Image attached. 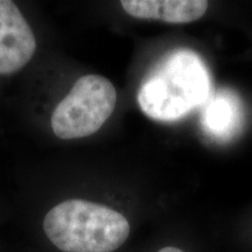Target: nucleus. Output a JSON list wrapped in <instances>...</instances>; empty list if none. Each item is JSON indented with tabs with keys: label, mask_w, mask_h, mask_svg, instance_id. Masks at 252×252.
<instances>
[{
	"label": "nucleus",
	"mask_w": 252,
	"mask_h": 252,
	"mask_svg": "<svg viewBox=\"0 0 252 252\" xmlns=\"http://www.w3.org/2000/svg\"><path fill=\"white\" fill-rule=\"evenodd\" d=\"M42 226L48 241L62 252H113L131 232L130 222L118 210L81 198L53 207Z\"/></svg>",
	"instance_id": "nucleus-1"
},
{
	"label": "nucleus",
	"mask_w": 252,
	"mask_h": 252,
	"mask_svg": "<svg viewBox=\"0 0 252 252\" xmlns=\"http://www.w3.org/2000/svg\"><path fill=\"white\" fill-rule=\"evenodd\" d=\"M208 93L209 78L198 56L190 50H175L145 77L138 104L147 117L172 122L202 104Z\"/></svg>",
	"instance_id": "nucleus-2"
},
{
	"label": "nucleus",
	"mask_w": 252,
	"mask_h": 252,
	"mask_svg": "<svg viewBox=\"0 0 252 252\" xmlns=\"http://www.w3.org/2000/svg\"><path fill=\"white\" fill-rule=\"evenodd\" d=\"M116 103L117 91L108 78L82 76L53 112V132L64 140L89 137L108 121Z\"/></svg>",
	"instance_id": "nucleus-3"
},
{
	"label": "nucleus",
	"mask_w": 252,
	"mask_h": 252,
	"mask_svg": "<svg viewBox=\"0 0 252 252\" xmlns=\"http://www.w3.org/2000/svg\"><path fill=\"white\" fill-rule=\"evenodd\" d=\"M35 50V36L20 9L11 0H0V75L21 70Z\"/></svg>",
	"instance_id": "nucleus-4"
},
{
	"label": "nucleus",
	"mask_w": 252,
	"mask_h": 252,
	"mask_svg": "<svg viewBox=\"0 0 252 252\" xmlns=\"http://www.w3.org/2000/svg\"><path fill=\"white\" fill-rule=\"evenodd\" d=\"M124 11L137 19H151L168 24H188L206 14L204 0H123Z\"/></svg>",
	"instance_id": "nucleus-5"
},
{
	"label": "nucleus",
	"mask_w": 252,
	"mask_h": 252,
	"mask_svg": "<svg viewBox=\"0 0 252 252\" xmlns=\"http://www.w3.org/2000/svg\"><path fill=\"white\" fill-rule=\"evenodd\" d=\"M204 121L208 128H210L214 133L224 134L231 131L236 121L234 100L224 96L214 98L204 112Z\"/></svg>",
	"instance_id": "nucleus-6"
},
{
	"label": "nucleus",
	"mask_w": 252,
	"mask_h": 252,
	"mask_svg": "<svg viewBox=\"0 0 252 252\" xmlns=\"http://www.w3.org/2000/svg\"><path fill=\"white\" fill-rule=\"evenodd\" d=\"M158 252H185V251L181 250L180 248H176V247H165L160 249Z\"/></svg>",
	"instance_id": "nucleus-7"
}]
</instances>
